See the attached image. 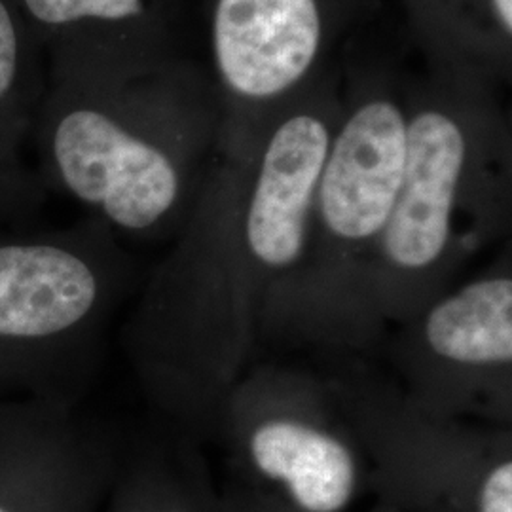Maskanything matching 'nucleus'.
Listing matches in <instances>:
<instances>
[{"instance_id": "f257e3e1", "label": "nucleus", "mask_w": 512, "mask_h": 512, "mask_svg": "<svg viewBox=\"0 0 512 512\" xmlns=\"http://www.w3.org/2000/svg\"><path fill=\"white\" fill-rule=\"evenodd\" d=\"M330 109L300 107L220 131L186 239L147 306L158 395L198 435L253 366L262 317L298 268L332 133Z\"/></svg>"}, {"instance_id": "f03ea898", "label": "nucleus", "mask_w": 512, "mask_h": 512, "mask_svg": "<svg viewBox=\"0 0 512 512\" xmlns=\"http://www.w3.org/2000/svg\"><path fill=\"white\" fill-rule=\"evenodd\" d=\"M406 162L376 249L366 308L378 342L456 285L511 219L505 126L469 97L439 92L406 109Z\"/></svg>"}, {"instance_id": "7ed1b4c3", "label": "nucleus", "mask_w": 512, "mask_h": 512, "mask_svg": "<svg viewBox=\"0 0 512 512\" xmlns=\"http://www.w3.org/2000/svg\"><path fill=\"white\" fill-rule=\"evenodd\" d=\"M408 112L370 93L332 133L311 213L306 251L262 317V340L338 357L378 342L366 308L376 249L393 213L406 162Z\"/></svg>"}, {"instance_id": "20e7f679", "label": "nucleus", "mask_w": 512, "mask_h": 512, "mask_svg": "<svg viewBox=\"0 0 512 512\" xmlns=\"http://www.w3.org/2000/svg\"><path fill=\"white\" fill-rule=\"evenodd\" d=\"M346 359L323 378L368 492L401 512H512V427L431 414L395 378Z\"/></svg>"}, {"instance_id": "39448f33", "label": "nucleus", "mask_w": 512, "mask_h": 512, "mask_svg": "<svg viewBox=\"0 0 512 512\" xmlns=\"http://www.w3.org/2000/svg\"><path fill=\"white\" fill-rule=\"evenodd\" d=\"M241 482L300 512H349L368 492L365 456L323 376L253 365L213 425Z\"/></svg>"}, {"instance_id": "423d86ee", "label": "nucleus", "mask_w": 512, "mask_h": 512, "mask_svg": "<svg viewBox=\"0 0 512 512\" xmlns=\"http://www.w3.org/2000/svg\"><path fill=\"white\" fill-rule=\"evenodd\" d=\"M387 355L427 412L512 427L511 251L397 325Z\"/></svg>"}, {"instance_id": "0eeeda50", "label": "nucleus", "mask_w": 512, "mask_h": 512, "mask_svg": "<svg viewBox=\"0 0 512 512\" xmlns=\"http://www.w3.org/2000/svg\"><path fill=\"white\" fill-rule=\"evenodd\" d=\"M55 162L69 190L116 226L143 232L186 196V162L99 110L67 114L55 131Z\"/></svg>"}, {"instance_id": "6e6552de", "label": "nucleus", "mask_w": 512, "mask_h": 512, "mask_svg": "<svg viewBox=\"0 0 512 512\" xmlns=\"http://www.w3.org/2000/svg\"><path fill=\"white\" fill-rule=\"evenodd\" d=\"M323 40L319 0H215L213 61L220 84L239 103L268 105L296 90Z\"/></svg>"}, {"instance_id": "1a4fd4ad", "label": "nucleus", "mask_w": 512, "mask_h": 512, "mask_svg": "<svg viewBox=\"0 0 512 512\" xmlns=\"http://www.w3.org/2000/svg\"><path fill=\"white\" fill-rule=\"evenodd\" d=\"M103 293L86 258L52 245L0 247V336L44 338L78 327Z\"/></svg>"}, {"instance_id": "9d476101", "label": "nucleus", "mask_w": 512, "mask_h": 512, "mask_svg": "<svg viewBox=\"0 0 512 512\" xmlns=\"http://www.w3.org/2000/svg\"><path fill=\"white\" fill-rule=\"evenodd\" d=\"M112 512H222L219 488L198 450L137 471L120 488Z\"/></svg>"}, {"instance_id": "9b49d317", "label": "nucleus", "mask_w": 512, "mask_h": 512, "mask_svg": "<svg viewBox=\"0 0 512 512\" xmlns=\"http://www.w3.org/2000/svg\"><path fill=\"white\" fill-rule=\"evenodd\" d=\"M423 6L431 2L429 14L444 2V14L431 23L435 27L442 16L444 29L450 31V37L444 44H450L452 38H461L467 54H486L494 48L499 55L509 54L512 37V0H421ZM427 16V14H425ZM442 29V31H444ZM440 31V33H442ZM439 33V35H440ZM459 50L456 46V52Z\"/></svg>"}, {"instance_id": "f8f14e48", "label": "nucleus", "mask_w": 512, "mask_h": 512, "mask_svg": "<svg viewBox=\"0 0 512 512\" xmlns=\"http://www.w3.org/2000/svg\"><path fill=\"white\" fill-rule=\"evenodd\" d=\"M21 488V482H0V512H82L97 488V471L73 467L46 492H40L35 482L29 492Z\"/></svg>"}, {"instance_id": "ddd939ff", "label": "nucleus", "mask_w": 512, "mask_h": 512, "mask_svg": "<svg viewBox=\"0 0 512 512\" xmlns=\"http://www.w3.org/2000/svg\"><path fill=\"white\" fill-rule=\"evenodd\" d=\"M35 18L63 25L80 19L122 23L145 12V0H25Z\"/></svg>"}, {"instance_id": "4468645a", "label": "nucleus", "mask_w": 512, "mask_h": 512, "mask_svg": "<svg viewBox=\"0 0 512 512\" xmlns=\"http://www.w3.org/2000/svg\"><path fill=\"white\" fill-rule=\"evenodd\" d=\"M220 509L222 512H300L285 505L274 495L260 492L253 486L241 482V480H232L228 486L219 490ZM366 512H401L395 507L382 503L376 499V503Z\"/></svg>"}, {"instance_id": "2eb2a0df", "label": "nucleus", "mask_w": 512, "mask_h": 512, "mask_svg": "<svg viewBox=\"0 0 512 512\" xmlns=\"http://www.w3.org/2000/svg\"><path fill=\"white\" fill-rule=\"evenodd\" d=\"M18 65V38L6 6L0 2V97L10 90Z\"/></svg>"}]
</instances>
